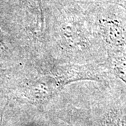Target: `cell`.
Masks as SVG:
<instances>
[{"mask_svg": "<svg viewBox=\"0 0 126 126\" xmlns=\"http://www.w3.org/2000/svg\"><path fill=\"white\" fill-rule=\"evenodd\" d=\"M99 29L111 54L126 51V26L123 23L116 19H103Z\"/></svg>", "mask_w": 126, "mask_h": 126, "instance_id": "obj_1", "label": "cell"}, {"mask_svg": "<svg viewBox=\"0 0 126 126\" xmlns=\"http://www.w3.org/2000/svg\"><path fill=\"white\" fill-rule=\"evenodd\" d=\"M63 88V84L55 74L46 75L32 81L27 86L26 95L34 102L44 103Z\"/></svg>", "mask_w": 126, "mask_h": 126, "instance_id": "obj_2", "label": "cell"}, {"mask_svg": "<svg viewBox=\"0 0 126 126\" xmlns=\"http://www.w3.org/2000/svg\"><path fill=\"white\" fill-rule=\"evenodd\" d=\"M110 64L113 74L126 86V51L111 53Z\"/></svg>", "mask_w": 126, "mask_h": 126, "instance_id": "obj_3", "label": "cell"}, {"mask_svg": "<svg viewBox=\"0 0 126 126\" xmlns=\"http://www.w3.org/2000/svg\"><path fill=\"white\" fill-rule=\"evenodd\" d=\"M102 126H126V122L118 113H111L104 120Z\"/></svg>", "mask_w": 126, "mask_h": 126, "instance_id": "obj_4", "label": "cell"}, {"mask_svg": "<svg viewBox=\"0 0 126 126\" xmlns=\"http://www.w3.org/2000/svg\"><path fill=\"white\" fill-rule=\"evenodd\" d=\"M119 4H121L126 9V1H121V3H119Z\"/></svg>", "mask_w": 126, "mask_h": 126, "instance_id": "obj_5", "label": "cell"}, {"mask_svg": "<svg viewBox=\"0 0 126 126\" xmlns=\"http://www.w3.org/2000/svg\"><path fill=\"white\" fill-rule=\"evenodd\" d=\"M2 44V34H1V32L0 30V45Z\"/></svg>", "mask_w": 126, "mask_h": 126, "instance_id": "obj_6", "label": "cell"}]
</instances>
